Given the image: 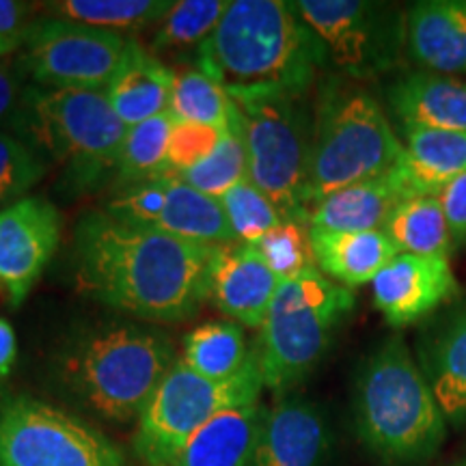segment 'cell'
Returning <instances> with one entry per match:
<instances>
[{"instance_id":"6da1fadb","label":"cell","mask_w":466,"mask_h":466,"mask_svg":"<svg viewBox=\"0 0 466 466\" xmlns=\"http://www.w3.org/2000/svg\"><path fill=\"white\" fill-rule=\"evenodd\" d=\"M214 247L89 209L74 227L72 268L78 289L145 322H184L208 300Z\"/></svg>"},{"instance_id":"7a4b0ae2","label":"cell","mask_w":466,"mask_h":466,"mask_svg":"<svg viewBox=\"0 0 466 466\" xmlns=\"http://www.w3.org/2000/svg\"><path fill=\"white\" fill-rule=\"evenodd\" d=\"M165 330L108 318L74 324L48 359V380L67 404L113 423L138 421L175 363Z\"/></svg>"},{"instance_id":"3957f363","label":"cell","mask_w":466,"mask_h":466,"mask_svg":"<svg viewBox=\"0 0 466 466\" xmlns=\"http://www.w3.org/2000/svg\"><path fill=\"white\" fill-rule=\"evenodd\" d=\"M197 69L225 86L305 96L326 69L322 44L291 3L231 0L212 37L197 48Z\"/></svg>"},{"instance_id":"277c9868","label":"cell","mask_w":466,"mask_h":466,"mask_svg":"<svg viewBox=\"0 0 466 466\" xmlns=\"http://www.w3.org/2000/svg\"><path fill=\"white\" fill-rule=\"evenodd\" d=\"M354 423L367 451L389 466L425 464L442 447L447 419L401 337L384 341L360 367Z\"/></svg>"},{"instance_id":"5b68a950","label":"cell","mask_w":466,"mask_h":466,"mask_svg":"<svg viewBox=\"0 0 466 466\" xmlns=\"http://www.w3.org/2000/svg\"><path fill=\"white\" fill-rule=\"evenodd\" d=\"M7 130L48 162L63 167L61 186L69 195L113 182L127 126L104 91L42 89L26 85Z\"/></svg>"},{"instance_id":"8992f818","label":"cell","mask_w":466,"mask_h":466,"mask_svg":"<svg viewBox=\"0 0 466 466\" xmlns=\"http://www.w3.org/2000/svg\"><path fill=\"white\" fill-rule=\"evenodd\" d=\"M401 154L404 143L370 91L339 74L322 80L313 110L309 208L337 190L389 173Z\"/></svg>"},{"instance_id":"52a82bcc","label":"cell","mask_w":466,"mask_h":466,"mask_svg":"<svg viewBox=\"0 0 466 466\" xmlns=\"http://www.w3.org/2000/svg\"><path fill=\"white\" fill-rule=\"evenodd\" d=\"M233 121L242 134L248 177L281 212L283 220L309 225V162L313 145V115L305 96L270 89L227 91Z\"/></svg>"},{"instance_id":"ba28073f","label":"cell","mask_w":466,"mask_h":466,"mask_svg":"<svg viewBox=\"0 0 466 466\" xmlns=\"http://www.w3.org/2000/svg\"><path fill=\"white\" fill-rule=\"evenodd\" d=\"M352 307V289L330 281L318 268L283 281L255 341L264 389L283 398L305 382Z\"/></svg>"},{"instance_id":"9c48e42d","label":"cell","mask_w":466,"mask_h":466,"mask_svg":"<svg viewBox=\"0 0 466 466\" xmlns=\"http://www.w3.org/2000/svg\"><path fill=\"white\" fill-rule=\"evenodd\" d=\"M264 391L258 352L229 380H209L177 359L137 421L132 447L145 466H173L203 425L231 406L259 401Z\"/></svg>"},{"instance_id":"30bf717a","label":"cell","mask_w":466,"mask_h":466,"mask_svg":"<svg viewBox=\"0 0 466 466\" xmlns=\"http://www.w3.org/2000/svg\"><path fill=\"white\" fill-rule=\"evenodd\" d=\"M0 466H130V460L96 425L17 393L0 398Z\"/></svg>"},{"instance_id":"8fae6325","label":"cell","mask_w":466,"mask_h":466,"mask_svg":"<svg viewBox=\"0 0 466 466\" xmlns=\"http://www.w3.org/2000/svg\"><path fill=\"white\" fill-rule=\"evenodd\" d=\"M302 22L322 44L326 69L350 80H374L398 67L406 50V15L370 0H296Z\"/></svg>"},{"instance_id":"7c38bea8","label":"cell","mask_w":466,"mask_h":466,"mask_svg":"<svg viewBox=\"0 0 466 466\" xmlns=\"http://www.w3.org/2000/svg\"><path fill=\"white\" fill-rule=\"evenodd\" d=\"M126 35L37 15L15 55L26 83L42 89L104 91L124 58Z\"/></svg>"},{"instance_id":"4fadbf2b","label":"cell","mask_w":466,"mask_h":466,"mask_svg":"<svg viewBox=\"0 0 466 466\" xmlns=\"http://www.w3.org/2000/svg\"><path fill=\"white\" fill-rule=\"evenodd\" d=\"M102 209L121 223L147 227L182 240L209 247L236 242L220 201L173 175L119 186Z\"/></svg>"},{"instance_id":"5bb4252c","label":"cell","mask_w":466,"mask_h":466,"mask_svg":"<svg viewBox=\"0 0 466 466\" xmlns=\"http://www.w3.org/2000/svg\"><path fill=\"white\" fill-rule=\"evenodd\" d=\"M61 240V214L44 197L0 209V294L11 309L28 299Z\"/></svg>"},{"instance_id":"9a60e30c","label":"cell","mask_w":466,"mask_h":466,"mask_svg":"<svg viewBox=\"0 0 466 466\" xmlns=\"http://www.w3.org/2000/svg\"><path fill=\"white\" fill-rule=\"evenodd\" d=\"M281 283L250 244L214 247L208 266V299L236 324L261 329Z\"/></svg>"},{"instance_id":"2e32d148","label":"cell","mask_w":466,"mask_h":466,"mask_svg":"<svg viewBox=\"0 0 466 466\" xmlns=\"http://www.w3.org/2000/svg\"><path fill=\"white\" fill-rule=\"evenodd\" d=\"M374 305L395 329L415 324L458 294L450 258L400 253L371 281Z\"/></svg>"},{"instance_id":"e0dca14e","label":"cell","mask_w":466,"mask_h":466,"mask_svg":"<svg viewBox=\"0 0 466 466\" xmlns=\"http://www.w3.org/2000/svg\"><path fill=\"white\" fill-rule=\"evenodd\" d=\"M330 430L322 410L299 395L264 406L248 466H322Z\"/></svg>"},{"instance_id":"ac0fdd59","label":"cell","mask_w":466,"mask_h":466,"mask_svg":"<svg viewBox=\"0 0 466 466\" xmlns=\"http://www.w3.org/2000/svg\"><path fill=\"white\" fill-rule=\"evenodd\" d=\"M406 52L423 72L466 76V0H425L406 14Z\"/></svg>"},{"instance_id":"d6986e66","label":"cell","mask_w":466,"mask_h":466,"mask_svg":"<svg viewBox=\"0 0 466 466\" xmlns=\"http://www.w3.org/2000/svg\"><path fill=\"white\" fill-rule=\"evenodd\" d=\"M175 72L137 39H127L124 58L104 96L127 127L168 113Z\"/></svg>"},{"instance_id":"ffe728a7","label":"cell","mask_w":466,"mask_h":466,"mask_svg":"<svg viewBox=\"0 0 466 466\" xmlns=\"http://www.w3.org/2000/svg\"><path fill=\"white\" fill-rule=\"evenodd\" d=\"M387 102L401 126L466 132V80L417 69L387 86Z\"/></svg>"},{"instance_id":"44dd1931","label":"cell","mask_w":466,"mask_h":466,"mask_svg":"<svg viewBox=\"0 0 466 466\" xmlns=\"http://www.w3.org/2000/svg\"><path fill=\"white\" fill-rule=\"evenodd\" d=\"M404 154L393 171L408 197H439L466 171V132L401 126Z\"/></svg>"},{"instance_id":"7402d4cb","label":"cell","mask_w":466,"mask_h":466,"mask_svg":"<svg viewBox=\"0 0 466 466\" xmlns=\"http://www.w3.org/2000/svg\"><path fill=\"white\" fill-rule=\"evenodd\" d=\"M408 199L398 173L389 171L367 182L348 186L311 209L309 227L319 231H382L393 209Z\"/></svg>"},{"instance_id":"603a6c76","label":"cell","mask_w":466,"mask_h":466,"mask_svg":"<svg viewBox=\"0 0 466 466\" xmlns=\"http://www.w3.org/2000/svg\"><path fill=\"white\" fill-rule=\"evenodd\" d=\"M316 266L330 281L352 289L371 283L398 253L384 231H319L311 229Z\"/></svg>"},{"instance_id":"cb8c5ba5","label":"cell","mask_w":466,"mask_h":466,"mask_svg":"<svg viewBox=\"0 0 466 466\" xmlns=\"http://www.w3.org/2000/svg\"><path fill=\"white\" fill-rule=\"evenodd\" d=\"M264 406H231L203 425L173 466H248Z\"/></svg>"},{"instance_id":"d4e9b609","label":"cell","mask_w":466,"mask_h":466,"mask_svg":"<svg viewBox=\"0 0 466 466\" xmlns=\"http://www.w3.org/2000/svg\"><path fill=\"white\" fill-rule=\"evenodd\" d=\"M382 231L398 253L419 258H450L456 244L441 199L432 195L408 197L401 201Z\"/></svg>"},{"instance_id":"484cf974","label":"cell","mask_w":466,"mask_h":466,"mask_svg":"<svg viewBox=\"0 0 466 466\" xmlns=\"http://www.w3.org/2000/svg\"><path fill=\"white\" fill-rule=\"evenodd\" d=\"M42 7L46 15L121 33L158 25L173 3L171 0H56Z\"/></svg>"},{"instance_id":"4316f807","label":"cell","mask_w":466,"mask_h":466,"mask_svg":"<svg viewBox=\"0 0 466 466\" xmlns=\"http://www.w3.org/2000/svg\"><path fill=\"white\" fill-rule=\"evenodd\" d=\"M253 348L236 322H209L186 337L184 363L209 380H229L248 363Z\"/></svg>"},{"instance_id":"83f0119b","label":"cell","mask_w":466,"mask_h":466,"mask_svg":"<svg viewBox=\"0 0 466 466\" xmlns=\"http://www.w3.org/2000/svg\"><path fill=\"white\" fill-rule=\"evenodd\" d=\"M171 130V113H162L154 119L127 127L124 145H121L119 167H116V188L165 175Z\"/></svg>"},{"instance_id":"f1b7e54d","label":"cell","mask_w":466,"mask_h":466,"mask_svg":"<svg viewBox=\"0 0 466 466\" xmlns=\"http://www.w3.org/2000/svg\"><path fill=\"white\" fill-rule=\"evenodd\" d=\"M231 97L225 86L201 69L175 72L171 104H168V113L175 121H192L225 132L231 124Z\"/></svg>"},{"instance_id":"f546056e","label":"cell","mask_w":466,"mask_h":466,"mask_svg":"<svg viewBox=\"0 0 466 466\" xmlns=\"http://www.w3.org/2000/svg\"><path fill=\"white\" fill-rule=\"evenodd\" d=\"M428 382L447 421L466 423V313L436 350Z\"/></svg>"},{"instance_id":"4dcf8cb0","label":"cell","mask_w":466,"mask_h":466,"mask_svg":"<svg viewBox=\"0 0 466 466\" xmlns=\"http://www.w3.org/2000/svg\"><path fill=\"white\" fill-rule=\"evenodd\" d=\"M231 0H179L156 25L151 52L199 48L217 31Z\"/></svg>"},{"instance_id":"1f68e13d","label":"cell","mask_w":466,"mask_h":466,"mask_svg":"<svg viewBox=\"0 0 466 466\" xmlns=\"http://www.w3.org/2000/svg\"><path fill=\"white\" fill-rule=\"evenodd\" d=\"M173 177H177L179 182L188 184L195 190H199L208 197H214L218 201L233 186L240 184L244 177H248L247 147H244L242 134L238 132L236 121H233V108L231 124L223 132V138H220L214 154L208 160H203L201 165L173 173Z\"/></svg>"},{"instance_id":"d6a6232c","label":"cell","mask_w":466,"mask_h":466,"mask_svg":"<svg viewBox=\"0 0 466 466\" xmlns=\"http://www.w3.org/2000/svg\"><path fill=\"white\" fill-rule=\"evenodd\" d=\"M250 247L258 250L259 258L281 281H289L318 268L311 247V231L309 225L299 220H283Z\"/></svg>"},{"instance_id":"836d02e7","label":"cell","mask_w":466,"mask_h":466,"mask_svg":"<svg viewBox=\"0 0 466 466\" xmlns=\"http://www.w3.org/2000/svg\"><path fill=\"white\" fill-rule=\"evenodd\" d=\"M220 206L225 209L233 238L240 244H255L283 223L279 208L250 182V177H244L220 197Z\"/></svg>"},{"instance_id":"e575fe53","label":"cell","mask_w":466,"mask_h":466,"mask_svg":"<svg viewBox=\"0 0 466 466\" xmlns=\"http://www.w3.org/2000/svg\"><path fill=\"white\" fill-rule=\"evenodd\" d=\"M50 162L14 132L0 127V209L26 199L48 173Z\"/></svg>"},{"instance_id":"d590c367","label":"cell","mask_w":466,"mask_h":466,"mask_svg":"<svg viewBox=\"0 0 466 466\" xmlns=\"http://www.w3.org/2000/svg\"><path fill=\"white\" fill-rule=\"evenodd\" d=\"M220 138H223V130H217V127L173 119L165 175H173L201 165L203 160H208L214 154Z\"/></svg>"},{"instance_id":"8d00e7d4","label":"cell","mask_w":466,"mask_h":466,"mask_svg":"<svg viewBox=\"0 0 466 466\" xmlns=\"http://www.w3.org/2000/svg\"><path fill=\"white\" fill-rule=\"evenodd\" d=\"M37 5L0 0V58L15 56L26 42L28 28L37 17Z\"/></svg>"},{"instance_id":"74e56055","label":"cell","mask_w":466,"mask_h":466,"mask_svg":"<svg viewBox=\"0 0 466 466\" xmlns=\"http://www.w3.org/2000/svg\"><path fill=\"white\" fill-rule=\"evenodd\" d=\"M26 78L17 66L15 56L0 58V127L7 126L20 106L22 93L26 89Z\"/></svg>"},{"instance_id":"f35d334b","label":"cell","mask_w":466,"mask_h":466,"mask_svg":"<svg viewBox=\"0 0 466 466\" xmlns=\"http://www.w3.org/2000/svg\"><path fill=\"white\" fill-rule=\"evenodd\" d=\"M439 199L450 223L453 242H466V171L442 188Z\"/></svg>"},{"instance_id":"ab89813d","label":"cell","mask_w":466,"mask_h":466,"mask_svg":"<svg viewBox=\"0 0 466 466\" xmlns=\"http://www.w3.org/2000/svg\"><path fill=\"white\" fill-rule=\"evenodd\" d=\"M17 359L15 330L7 319L0 318V380H5L14 370Z\"/></svg>"},{"instance_id":"60d3db41","label":"cell","mask_w":466,"mask_h":466,"mask_svg":"<svg viewBox=\"0 0 466 466\" xmlns=\"http://www.w3.org/2000/svg\"><path fill=\"white\" fill-rule=\"evenodd\" d=\"M453 466H466V458H462V460H458V462H456V464H453Z\"/></svg>"}]
</instances>
